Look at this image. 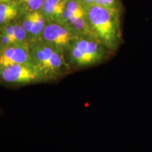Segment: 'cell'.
I'll return each mask as SVG.
<instances>
[{"mask_svg":"<svg viewBox=\"0 0 152 152\" xmlns=\"http://www.w3.org/2000/svg\"><path fill=\"white\" fill-rule=\"evenodd\" d=\"M121 11L92 4L86 6V16L93 34L111 52L122 42Z\"/></svg>","mask_w":152,"mask_h":152,"instance_id":"6da1fadb","label":"cell"},{"mask_svg":"<svg viewBox=\"0 0 152 152\" xmlns=\"http://www.w3.org/2000/svg\"><path fill=\"white\" fill-rule=\"evenodd\" d=\"M28 48L34 66L45 80L58 78L71 68L61 49L41 40L30 42Z\"/></svg>","mask_w":152,"mask_h":152,"instance_id":"7a4b0ae2","label":"cell"},{"mask_svg":"<svg viewBox=\"0 0 152 152\" xmlns=\"http://www.w3.org/2000/svg\"><path fill=\"white\" fill-rule=\"evenodd\" d=\"M110 53L97 38L80 36L68 47L66 58L70 67L85 68L104 62Z\"/></svg>","mask_w":152,"mask_h":152,"instance_id":"3957f363","label":"cell"},{"mask_svg":"<svg viewBox=\"0 0 152 152\" xmlns=\"http://www.w3.org/2000/svg\"><path fill=\"white\" fill-rule=\"evenodd\" d=\"M0 80L11 85H28L45 81L35 66L24 64H12L0 67Z\"/></svg>","mask_w":152,"mask_h":152,"instance_id":"277c9868","label":"cell"},{"mask_svg":"<svg viewBox=\"0 0 152 152\" xmlns=\"http://www.w3.org/2000/svg\"><path fill=\"white\" fill-rule=\"evenodd\" d=\"M79 37L80 36L67 25L49 21L45 26L40 40L61 49L66 52L70 45Z\"/></svg>","mask_w":152,"mask_h":152,"instance_id":"5b68a950","label":"cell"},{"mask_svg":"<svg viewBox=\"0 0 152 152\" xmlns=\"http://www.w3.org/2000/svg\"><path fill=\"white\" fill-rule=\"evenodd\" d=\"M12 64L35 66L28 45L14 44L0 50V67Z\"/></svg>","mask_w":152,"mask_h":152,"instance_id":"8992f818","label":"cell"},{"mask_svg":"<svg viewBox=\"0 0 152 152\" xmlns=\"http://www.w3.org/2000/svg\"><path fill=\"white\" fill-rule=\"evenodd\" d=\"M24 13L23 9L17 0L0 3V27L20 18Z\"/></svg>","mask_w":152,"mask_h":152,"instance_id":"52a82bcc","label":"cell"},{"mask_svg":"<svg viewBox=\"0 0 152 152\" xmlns=\"http://www.w3.org/2000/svg\"><path fill=\"white\" fill-rule=\"evenodd\" d=\"M64 7L65 0H45L40 11L47 22L58 21L64 12Z\"/></svg>","mask_w":152,"mask_h":152,"instance_id":"ba28073f","label":"cell"},{"mask_svg":"<svg viewBox=\"0 0 152 152\" xmlns=\"http://www.w3.org/2000/svg\"><path fill=\"white\" fill-rule=\"evenodd\" d=\"M86 15V6L81 0H65L64 12L57 22L64 23L72 17L82 16Z\"/></svg>","mask_w":152,"mask_h":152,"instance_id":"9c48e42d","label":"cell"},{"mask_svg":"<svg viewBox=\"0 0 152 152\" xmlns=\"http://www.w3.org/2000/svg\"><path fill=\"white\" fill-rule=\"evenodd\" d=\"M47 23L46 18L44 16L40 11H35V21H34L33 28H32L31 33H30V38L31 42L34 41L40 40L42 35L45 30V26Z\"/></svg>","mask_w":152,"mask_h":152,"instance_id":"30bf717a","label":"cell"},{"mask_svg":"<svg viewBox=\"0 0 152 152\" xmlns=\"http://www.w3.org/2000/svg\"><path fill=\"white\" fill-rule=\"evenodd\" d=\"M14 28L15 39H16V43L28 45V46L29 44L31 42V39H30V37L28 35V33L25 30L23 27L22 26L20 18L16 19L14 21Z\"/></svg>","mask_w":152,"mask_h":152,"instance_id":"8fae6325","label":"cell"},{"mask_svg":"<svg viewBox=\"0 0 152 152\" xmlns=\"http://www.w3.org/2000/svg\"><path fill=\"white\" fill-rule=\"evenodd\" d=\"M25 12L40 11L45 0H17Z\"/></svg>","mask_w":152,"mask_h":152,"instance_id":"7c38bea8","label":"cell"},{"mask_svg":"<svg viewBox=\"0 0 152 152\" xmlns=\"http://www.w3.org/2000/svg\"><path fill=\"white\" fill-rule=\"evenodd\" d=\"M94 4L121 11V6L119 0H95Z\"/></svg>","mask_w":152,"mask_h":152,"instance_id":"4fadbf2b","label":"cell"},{"mask_svg":"<svg viewBox=\"0 0 152 152\" xmlns=\"http://www.w3.org/2000/svg\"><path fill=\"white\" fill-rule=\"evenodd\" d=\"M0 44H1V49L16 43L12 40V39H11L9 36H8L7 34H5L4 33H3V32H1V30H0ZM1 49H0V50H1Z\"/></svg>","mask_w":152,"mask_h":152,"instance_id":"5bb4252c","label":"cell"},{"mask_svg":"<svg viewBox=\"0 0 152 152\" xmlns=\"http://www.w3.org/2000/svg\"><path fill=\"white\" fill-rule=\"evenodd\" d=\"M85 5H90L94 4L95 0H81Z\"/></svg>","mask_w":152,"mask_h":152,"instance_id":"9a60e30c","label":"cell"},{"mask_svg":"<svg viewBox=\"0 0 152 152\" xmlns=\"http://www.w3.org/2000/svg\"><path fill=\"white\" fill-rule=\"evenodd\" d=\"M0 49H1V44H0Z\"/></svg>","mask_w":152,"mask_h":152,"instance_id":"2e32d148","label":"cell"}]
</instances>
